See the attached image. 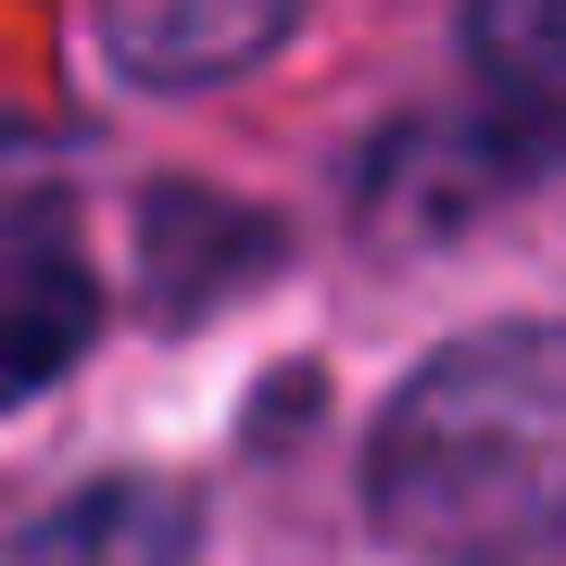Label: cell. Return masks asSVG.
I'll list each match as a JSON object with an SVG mask.
<instances>
[{
    "mask_svg": "<svg viewBox=\"0 0 566 566\" xmlns=\"http://www.w3.org/2000/svg\"><path fill=\"white\" fill-rule=\"evenodd\" d=\"M365 504L416 566H566V327L428 353L365 453Z\"/></svg>",
    "mask_w": 566,
    "mask_h": 566,
    "instance_id": "6da1fadb",
    "label": "cell"
},
{
    "mask_svg": "<svg viewBox=\"0 0 566 566\" xmlns=\"http://www.w3.org/2000/svg\"><path fill=\"white\" fill-rule=\"evenodd\" d=\"M88 252L51 214H0V403H25L39 378L88 353Z\"/></svg>",
    "mask_w": 566,
    "mask_h": 566,
    "instance_id": "7a4b0ae2",
    "label": "cell"
},
{
    "mask_svg": "<svg viewBox=\"0 0 566 566\" xmlns=\"http://www.w3.org/2000/svg\"><path fill=\"white\" fill-rule=\"evenodd\" d=\"M491 76V114H504L516 151H566V13H479L465 25Z\"/></svg>",
    "mask_w": 566,
    "mask_h": 566,
    "instance_id": "277c9868",
    "label": "cell"
},
{
    "mask_svg": "<svg viewBox=\"0 0 566 566\" xmlns=\"http://www.w3.org/2000/svg\"><path fill=\"white\" fill-rule=\"evenodd\" d=\"M290 39V13L277 0H214V13H139V0H126V13H102V51L126 63V76H240V63H264Z\"/></svg>",
    "mask_w": 566,
    "mask_h": 566,
    "instance_id": "3957f363",
    "label": "cell"
}]
</instances>
